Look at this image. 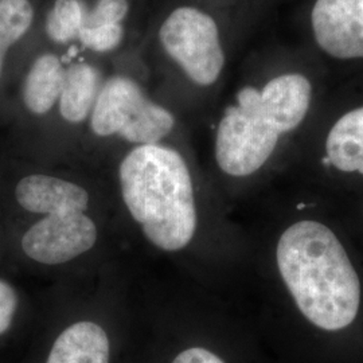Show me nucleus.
I'll use <instances>...</instances> for the list:
<instances>
[{
	"mask_svg": "<svg viewBox=\"0 0 363 363\" xmlns=\"http://www.w3.org/2000/svg\"><path fill=\"white\" fill-rule=\"evenodd\" d=\"M274 256L289 298L308 323L327 333L354 325L362 307V280L331 226L313 218L289 223Z\"/></svg>",
	"mask_w": 363,
	"mask_h": 363,
	"instance_id": "nucleus-1",
	"label": "nucleus"
},
{
	"mask_svg": "<svg viewBox=\"0 0 363 363\" xmlns=\"http://www.w3.org/2000/svg\"><path fill=\"white\" fill-rule=\"evenodd\" d=\"M311 103V81L300 73L240 88L217 125L214 156L218 169L233 178L257 174L280 140L303 124Z\"/></svg>",
	"mask_w": 363,
	"mask_h": 363,
	"instance_id": "nucleus-2",
	"label": "nucleus"
},
{
	"mask_svg": "<svg viewBox=\"0 0 363 363\" xmlns=\"http://www.w3.org/2000/svg\"><path fill=\"white\" fill-rule=\"evenodd\" d=\"M123 199L155 247L177 252L194 237V184L181 152L166 143L136 145L118 167Z\"/></svg>",
	"mask_w": 363,
	"mask_h": 363,
	"instance_id": "nucleus-3",
	"label": "nucleus"
},
{
	"mask_svg": "<svg viewBox=\"0 0 363 363\" xmlns=\"http://www.w3.org/2000/svg\"><path fill=\"white\" fill-rule=\"evenodd\" d=\"M132 57L145 81H178L199 89L216 86L228 62L220 22L193 0H163Z\"/></svg>",
	"mask_w": 363,
	"mask_h": 363,
	"instance_id": "nucleus-4",
	"label": "nucleus"
},
{
	"mask_svg": "<svg viewBox=\"0 0 363 363\" xmlns=\"http://www.w3.org/2000/svg\"><path fill=\"white\" fill-rule=\"evenodd\" d=\"M145 0H49L42 30L48 45L113 62L143 35Z\"/></svg>",
	"mask_w": 363,
	"mask_h": 363,
	"instance_id": "nucleus-5",
	"label": "nucleus"
},
{
	"mask_svg": "<svg viewBox=\"0 0 363 363\" xmlns=\"http://www.w3.org/2000/svg\"><path fill=\"white\" fill-rule=\"evenodd\" d=\"M112 65L88 121L91 133L100 139L118 138L133 147L163 143L175 130L174 113L150 94L130 54Z\"/></svg>",
	"mask_w": 363,
	"mask_h": 363,
	"instance_id": "nucleus-6",
	"label": "nucleus"
},
{
	"mask_svg": "<svg viewBox=\"0 0 363 363\" xmlns=\"http://www.w3.org/2000/svg\"><path fill=\"white\" fill-rule=\"evenodd\" d=\"M97 241L96 223L84 213L52 214L33 225L22 240L30 259L58 265L86 253Z\"/></svg>",
	"mask_w": 363,
	"mask_h": 363,
	"instance_id": "nucleus-7",
	"label": "nucleus"
},
{
	"mask_svg": "<svg viewBox=\"0 0 363 363\" xmlns=\"http://www.w3.org/2000/svg\"><path fill=\"white\" fill-rule=\"evenodd\" d=\"M316 45L337 60L363 58V0H316L311 11Z\"/></svg>",
	"mask_w": 363,
	"mask_h": 363,
	"instance_id": "nucleus-8",
	"label": "nucleus"
},
{
	"mask_svg": "<svg viewBox=\"0 0 363 363\" xmlns=\"http://www.w3.org/2000/svg\"><path fill=\"white\" fill-rule=\"evenodd\" d=\"M106 64V61L72 49L65 82L55 109L66 124L81 125L89 121L93 106L109 72Z\"/></svg>",
	"mask_w": 363,
	"mask_h": 363,
	"instance_id": "nucleus-9",
	"label": "nucleus"
},
{
	"mask_svg": "<svg viewBox=\"0 0 363 363\" xmlns=\"http://www.w3.org/2000/svg\"><path fill=\"white\" fill-rule=\"evenodd\" d=\"M72 49L52 45L34 57L22 84V101L31 115L46 116L57 109Z\"/></svg>",
	"mask_w": 363,
	"mask_h": 363,
	"instance_id": "nucleus-10",
	"label": "nucleus"
},
{
	"mask_svg": "<svg viewBox=\"0 0 363 363\" xmlns=\"http://www.w3.org/2000/svg\"><path fill=\"white\" fill-rule=\"evenodd\" d=\"M15 196L27 211L46 216L84 213L89 205V194L82 186L46 174L22 178L15 187Z\"/></svg>",
	"mask_w": 363,
	"mask_h": 363,
	"instance_id": "nucleus-11",
	"label": "nucleus"
},
{
	"mask_svg": "<svg viewBox=\"0 0 363 363\" xmlns=\"http://www.w3.org/2000/svg\"><path fill=\"white\" fill-rule=\"evenodd\" d=\"M325 162L337 172L363 177V105L337 118L328 130Z\"/></svg>",
	"mask_w": 363,
	"mask_h": 363,
	"instance_id": "nucleus-12",
	"label": "nucleus"
},
{
	"mask_svg": "<svg viewBox=\"0 0 363 363\" xmlns=\"http://www.w3.org/2000/svg\"><path fill=\"white\" fill-rule=\"evenodd\" d=\"M109 355L104 330L93 322H78L55 339L46 363H109Z\"/></svg>",
	"mask_w": 363,
	"mask_h": 363,
	"instance_id": "nucleus-13",
	"label": "nucleus"
},
{
	"mask_svg": "<svg viewBox=\"0 0 363 363\" xmlns=\"http://www.w3.org/2000/svg\"><path fill=\"white\" fill-rule=\"evenodd\" d=\"M37 22V9L31 0H0V78L7 54L27 37Z\"/></svg>",
	"mask_w": 363,
	"mask_h": 363,
	"instance_id": "nucleus-14",
	"label": "nucleus"
},
{
	"mask_svg": "<svg viewBox=\"0 0 363 363\" xmlns=\"http://www.w3.org/2000/svg\"><path fill=\"white\" fill-rule=\"evenodd\" d=\"M18 308V295L7 281L0 280V335H3L13 323Z\"/></svg>",
	"mask_w": 363,
	"mask_h": 363,
	"instance_id": "nucleus-15",
	"label": "nucleus"
},
{
	"mask_svg": "<svg viewBox=\"0 0 363 363\" xmlns=\"http://www.w3.org/2000/svg\"><path fill=\"white\" fill-rule=\"evenodd\" d=\"M172 363H225L217 354L203 347H191L182 351Z\"/></svg>",
	"mask_w": 363,
	"mask_h": 363,
	"instance_id": "nucleus-16",
	"label": "nucleus"
}]
</instances>
